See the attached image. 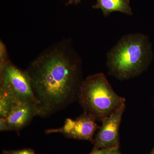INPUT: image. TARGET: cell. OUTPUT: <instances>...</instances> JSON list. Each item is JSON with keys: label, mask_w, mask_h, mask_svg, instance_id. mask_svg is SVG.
<instances>
[{"label": "cell", "mask_w": 154, "mask_h": 154, "mask_svg": "<svg viewBox=\"0 0 154 154\" xmlns=\"http://www.w3.org/2000/svg\"><path fill=\"white\" fill-rule=\"evenodd\" d=\"M82 61L69 38L45 48L26 70L44 117L63 110L78 100L82 79Z\"/></svg>", "instance_id": "1"}, {"label": "cell", "mask_w": 154, "mask_h": 154, "mask_svg": "<svg viewBox=\"0 0 154 154\" xmlns=\"http://www.w3.org/2000/svg\"><path fill=\"white\" fill-rule=\"evenodd\" d=\"M152 57L147 37L141 33L125 35L107 54L110 73L120 80L140 75L146 68Z\"/></svg>", "instance_id": "2"}, {"label": "cell", "mask_w": 154, "mask_h": 154, "mask_svg": "<svg viewBox=\"0 0 154 154\" xmlns=\"http://www.w3.org/2000/svg\"><path fill=\"white\" fill-rule=\"evenodd\" d=\"M78 100L84 112L102 122L116 110L125 107V100L113 91L104 74H96L84 80Z\"/></svg>", "instance_id": "3"}, {"label": "cell", "mask_w": 154, "mask_h": 154, "mask_svg": "<svg viewBox=\"0 0 154 154\" xmlns=\"http://www.w3.org/2000/svg\"><path fill=\"white\" fill-rule=\"evenodd\" d=\"M0 89L13 96L18 102L32 103L37 107L38 102L26 71L22 70L10 61L0 68Z\"/></svg>", "instance_id": "4"}, {"label": "cell", "mask_w": 154, "mask_h": 154, "mask_svg": "<svg viewBox=\"0 0 154 154\" xmlns=\"http://www.w3.org/2000/svg\"><path fill=\"white\" fill-rule=\"evenodd\" d=\"M93 116L85 112L75 119L67 118L61 127L47 129L46 134L60 133L66 137L93 142L94 135L100 127Z\"/></svg>", "instance_id": "5"}, {"label": "cell", "mask_w": 154, "mask_h": 154, "mask_svg": "<svg viewBox=\"0 0 154 154\" xmlns=\"http://www.w3.org/2000/svg\"><path fill=\"white\" fill-rule=\"evenodd\" d=\"M125 107H122L105 118L94 138V149L119 148V128Z\"/></svg>", "instance_id": "6"}, {"label": "cell", "mask_w": 154, "mask_h": 154, "mask_svg": "<svg viewBox=\"0 0 154 154\" xmlns=\"http://www.w3.org/2000/svg\"><path fill=\"white\" fill-rule=\"evenodd\" d=\"M36 116L37 113L36 105L28 102H17L6 118L9 131L19 132Z\"/></svg>", "instance_id": "7"}, {"label": "cell", "mask_w": 154, "mask_h": 154, "mask_svg": "<svg viewBox=\"0 0 154 154\" xmlns=\"http://www.w3.org/2000/svg\"><path fill=\"white\" fill-rule=\"evenodd\" d=\"M97 3L93 8L101 9L105 16L115 11H119L128 15H132L129 0H96Z\"/></svg>", "instance_id": "8"}, {"label": "cell", "mask_w": 154, "mask_h": 154, "mask_svg": "<svg viewBox=\"0 0 154 154\" xmlns=\"http://www.w3.org/2000/svg\"><path fill=\"white\" fill-rule=\"evenodd\" d=\"M17 102L13 96L0 89V117L7 118L12 107Z\"/></svg>", "instance_id": "9"}, {"label": "cell", "mask_w": 154, "mask_h": 154, "mask_svg": "<svg viewBox=\"0 0 154 154\" xmlns=\"http://www.w3.org/2000/svg\"><path fill=\"white\" fill-rule=\"evenodd\" d=\"M11 61L9 58L6 45L2 41H0V68Z\"/></svg>", "instance_id": "10"}, {"label": "cell", "mask_w": 154, "mask_h": 154, "mask_svg": "<svg viewBox=\"0 0 154 154\" xmlns=\"http://www.w3.org/2000/svg\"><path fill=\"white\" fill-rule=\"evenodd\" d=\"M3 154H36L31 149H25L20 150H4Z\"/></svg>", "instance_id": "11"}, {"label": "cell", "mask_w": 154, "mask_h": 154, "mask_svg": "<svg viewBox=\"0 0 154 154\" xmlns=\"http://www.w3.org/2000/svg\"><path fill=\"white\" fill-rule=\"evenodd\" d=\"M0 131H9L8 125L6 118L0 119Z\"/></svg>", "instance_id": "12"}, {"label": "cell", "mask_w": 154, "mask_h": 154, "mask_svg": "<svg viewBox=\"0 0 154 154\" xmlns=\"http://www.w3.org/2000/svg\"><path fill=\"white\" fill-rule=\"evenodd\" d=\"M110 150V149H94L90 154H108Z\"/></svg>", "instance_id": "13"}, {"label": "cell", "mask_w": 154, "mask_h": 154, "mask_svg": "<svg viewBox=\"0 0 154 154\" xmlns=\"http://www.w3.org/2000/svg\"><path fill=\"white\" fill-rule=\"evenodd\" d=\"M108 154H121L119 152V148L111 149L109 151Z\"/></svg>", "instance_id": "14"}, {"label": "cell", "mask_w": 154, "mask_h": 154, "mask_svg": "<svg viewBox=\"0 0 154 154\" xmlns=\"http://www.w3.org/2000/svg\"><path fill=\"white\" fill-rule=\"evenodd\" d=\"M81 0H69L68 2L67 3V5H71V4H78L81 2Z\"/></svg>", "instance_id": "15"}, {"label": "cell", "mask_w": 154, "mask_h": 154, "mask_svg": "<svg viewBox=\"0 0 154 154\" xmlns=\"http://www.w3.org/2000/svg\"><path fill=\"white\" fill-rule=\"evenodd\" d=\"M150 154H154V148L153 149Z\"/></svg>", "instance_id": "16"}]
</instances>
